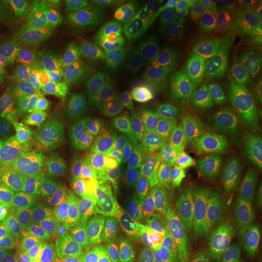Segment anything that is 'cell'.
<instances>
[{
  "label": "cell",
  "instance_id": "6da1fadb",
  "mask_svg": "<svg viewBox=\"0 0 262 262\" xmlns=\"http://www.w3.org/2000/svg\"><path fill=\"white\" fill-rule=\"evenodd\" d=\"M160 83L146 77L122 86L88 80L77 73L66 77L48 96V110L76 141L106 140L151 111Z\"/></svg>",
  "mask_w": 262,
  "mask_h": 262
},
{
  "label": "cell",
  "instance_id": "7a4b0ae2",
  "mask_svg": "<svg viewBox=\"0 0 262 262\" xmlns=\"http://www.w3.org/2000/svg\"><path fill=\"white\" fill-rule=\"evenodd\" d=\"M96 24L80 53L77 75L96 83L122 86L149 77L141 61L146 25L134 2H105L96 8Z\"/></svg>",
  "mask_w": 262,
  "mask_h": 262
},
{
  "label": "cell",
  "instance_id": "3957f363",
  "mask_svg": "<svg viewBox=\"0 0 262 262\" xmlns=\"http://www.w3.org/2000/svg\"><path fill=\"white\" fill-rule=\"evenodd\" d=\"M191 237L204 252H232L262 236V194L237 177L194 204Z\"/></svg>",
  "mask_w": 262,
  "mask_h": 262
},
{
  "label": "cell",
  "instance_id": "277c9868",
  "mask_svg": "<svg viewBox=\"0 0 262 262\" xmlns=\"http://www.w3.org/2000/svg\"><path fill=\"white\" fill-rule=\"evenodd\" d=\"M61 127L48 108L35 106L0 131V163L16 172L25 195H37L63 146Z\"/></svg>",
  "mask_w": 262,
  "mask_h": 262
},
{
  "label": "cell",
  "instance_id": "5b68a950",
  "mask_svg": "<svg viewBox=\"0 0 262 262\" xmlns=\"http://www.w3.org/2000/svg\"><path fill=\"white\" fill-rule=\"evenodd\" d=\"M113 191L141 213H158L184 206L187 172L136 150L110 159Z\"/></svg>",
  "mask_w": 262,
  "mask_h": 262
},
{
  "label": "cell",
  "instance_id": "8992f818",
  "mask_svg": "<svg viewBox=\"0 0 262 262\" xmlns=\"http://www.w3.org/2000/svg\"><path fill=\"white\" fill-rule=\"evenodd\" d=\"M18 3L46 47L64 56L83 51L96 24V15L86 3L76 0H22Z\"/></svg>",
  "mask_w": 262,
  "mask_h": 262
},
{
  "label": "cell",
  "instance_id": "52a82bcc",
  "mask_svg": "<svg viewBox=\"0 0 262 262\" xmlns=\"http://www.w3.org/2000/svg\"><path fill=\"white\" fill-rule=\"evenodd\" d=\"M242 160L233 137L223 125L214 124L204 131L195 156L187 170L185 206L223 188L239 177Z\"/></svg>",
  "mask_w": 262,
  "mask_h": 262
},
{
  "label": "cell",
  "instance_id": "ba28073f",
  "mask_svg": "<svg viewBox=\"0 0 262 262\" xmlns=\"http://www.w3.org/2000/svg\"><path fill=\"white\" fill-rule=\"evenodd\" d=\"M46 185L53 192L101 196L113 191L110 159L101 147L83 141L63 143L48 172Z\"/></svg>",
  "mask_w": 262,
  "mask_h": 262
},
{
  "label": "cell",
  "instance_id": "9c48e42d",
  "mask_svg": "<svg viewBox=\"0 0 262 262\" xmlns=\"http://www.w3.org/2000/svg\"><path fill=\"white\" fill-rule=\"evenodd\" d=\"M200 56L227 79L262 83V18L234 34L201 41Z\"/></svg>",
  "mask_w": 262,
  "mask_h": 262
},
{
  "label": "cell",
  "instance_id": "30bf717a",
  "mask_svg": "<svg viewBox=\"0 0 262 262\" xmlns=\"http://www.w3.org/2000/svg\"><path fill=\"white\" fill-rule=\"evenodd\" d=\"M46 46L18 2L0 0V67L24 77L47 66Z\"/></svg>",
  "mask_w": 262,
  "mask_h": 262
},
{
  "label": "cell",
  "instance_id": "8fae6325",
  "mask_svg": "<svg viewBox=\"0 0 262 262\" xmlns=\"http://www.w3.org/2000/svg\"><path fill=\"white\" fill-rule=\"evenodd\" d=\"M98 196L53 192L38 215L35 233L48 248L80 241L89 225Z\"/></svg>",
  "mask_w": 262,
  "mask_h": 262
},
{
  "label": "cell",
  "instance_id": "7c38bea8",
  "mask_svg": "<svg viewBox=\"0 0 262 262\" xmlns=\"http://www.w3.org/2000/svg\"><path fill=\"white\" fill-rule=\"evenodd\" d=\"M261 18V0H200L195 3V32L201 41L234 34Z\"/></svg>",
  "mask_w": 262,
  "mask_h": 262
},
{
  "label": "cell",
  "instance_id": "4fadbf2b",
  "mask_svg": "<svg viewBox=\"0 0 262 262\" xmlns=\"http://www.w3.org/2000/svg\"><path fill=\"white\" fill-rule=\"evenodd\" d=\"M141 61L147 76L163 83L185 69L187 51L172 29L146 22L141 34Z\"/></svg>",
  "mask_w": 262,
  "mask_h": 262
},
{
  "label": "cell",
  "instance_id": "5bb4252c",
  "mask_svg": "<svg viewBox=\"0 0 262 262\" xmlns=\"http://www.w3.org/2000/svg\"><path fill=\"white\" fill-rule=\"evenodd\" d=\"M122 207L124 203L114 191L98 196L94 215L82 237L102 262H124L117 246V226Z\"/></svg>",
  "mask_w": 262,
  "mask_h": 262
},
{
  "label": "cell",
  "instance_id": "9a60e30c",
  "mask_svg": "<svg viewBox=\"0 0 262 262\" xmlns=\"http://www.w3.org/2000/svg\"><path fill=\"white\" fill-rule=\"evenodd\" d=\"M137 213L149 230L151 244L178 246L184 245L188 233H191L192 214L185 204L158 213Z\"/></svg>",
  "mask_w": 262,
  "mask_h": 262
},
{
  "label": "cell",
  "instance_id": "2e32d148",
  "mask_svg": "<svg viewBox=\"0 0 262 262\" xmlns=\"http://www.w3.org/2000/svg\"><path fill=\"white\" fill-rule=\"evenodd\" d=\"M149 244H151V241L144 222L133 207L124 203L117 226V246L122 258L125 259L127 256L140 251L141 248Z\"/></svg>",
  "mask_w": 262,
  "mask_h": 262
},
{
  "label": "cell",
  "instance_id": "e0dca14e",
  "mask_svg": "<svg viewBox=\"0 0 262 262\" xmlns=\"http://www.w3.org/2000/svg\"><path fill=\"white\" fill-rule=\"evenodd\" d=\"M124 262H208L206 252L195 245L163 246L149 244L127 256Z\"/></svg>",
  "mask_w": 262,
  "mask_h": 262
},
{
  "label": "cell",
  "instance_id": "ac0fdd59",
  "mask_svg": "<svg viewBox=\"0 0 262 262\" xmlns=\"http://www.w3.org/2000/svg\"><path fill=\"white\" fill-rule=\"evenodd\" d=\"M242 168L262 178V124L258 121H248L242 127L239 136L234 139Z\"/></svg>",
  "mask_w": 262,
  "mask_h": 262
},
{
  "label": "cell",
  "instance_id": "d6986e66",
  "mask_svg": "<svg viewBox=\"0 0 262 262\" xmlns=\"http://www.w3.org/2000/svg\"><path fill=\"white\" fill-rule=\"evenodd\" d=\"M24 239V226L16 210L9 204H0V252L18 248Z\"/></svg>",
  "mask_w": 262,
  "mask_h": 262
},
{
  "label": "cell",
  "instance_id": "ffe728a7",
  "mask_svg": "<svg viewBox=\"0 0 262 262\" xmlns=\"http://www.w3.org/2000/svg\"><path fill=\"white\" fill-rule=\"evenodd\" d=\"M37 262H102L83 241H75L53 248Z\"/></svg>",
  "mask_w": 262,
  "mask_h": 262
},
{
  "label": "cell",
  "instance_id": "44dd1931",
  "mask_svg": "<svg viewBox=\"0 0 262 262\" xmlns=\"http://www.w3.org/2000/svg\"><path fill=\"white\" fill-rule=\"evenodd\" d=\"M25 195V185L16 172L0 163V204H9Z\"/></svg>",
  "mask_w": 262,
  "mask_h": 262
},
{
  "label": "cell",
  "instance_id": "7402d4cb",
  "mask_svg": "<svg viewBox=\"0 0 262 262\" xmlns=\"http://www.w3.org/2000/svg\"><path fill=\"white\" fill-rule=\"evenodd\" d=\"M255 262H262V244L259 245L258 251H256V255H255Z\"/></svg>",
  "mask_w": 262,
  "mask_h": 262
},
{
  "label": "cell",
  "instance_id": "603a6c76",
  "mask_svg": "<svg viewBox=\"0 0 262 262\" xmlns=\"http://www.w3.org/2000/svg\"><path fill=\"white\" fill-rule=\"evenodd\" d=\"M22 262H37L34 258H29V259H25V261H22Z\"/></svg>",
  "mask_w": 262,
  "mask_h": 262
}]
</instances>
